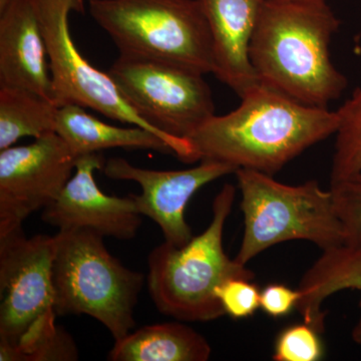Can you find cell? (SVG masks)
<instances>
[{
  "label": "cell",
  "mask_w": 361,
  "mask_h": 361,
  "mask_svg": "<svg viewBox=\"0 0 361 361\" xmlns=\"http://www.w3.org/2000/svg\"><path fill=\"white\" fill-rule=\"evenodd\" d=\"M227 115L187 137L193 161H216L274 176L305 149L336 135L337 111L306 106L259 82Z\"/></svg>",
  "instance_id": "1"
},
{
  "label": "cell",
  "mask_w": 361,
  "mask_h": 361,
  "mask_svg": "<svg viewBox=\"0 0 361 361\" xmlns=\"http://www.w3.org/2000/svg\"><path fill=\"white\" fill-rule=\"evenodd\" d=\"M339 25L327 0H264L249 45L258 82L298 103L329 108L348 84L330 56Z\"/></svg>",
  "instance_id": "2"
},
{
  "label": "cell",
  "mask_w": 361,
  "mask_h": 361,
  "mask_svg": "<svg viewBox=\"0 0 361 361\" xmlns=\"http://www.w3.org/2000/svg\"><path fill=\"white\" fill-rule=\"evenodd\" d=\"M236 189L225 184L213 202V217L205 231L187 245L168 242L148 256L147 286L157 310L179 322H211L226 315L216 290L232 278L253 280L246 265L230 259L223 247L226 221Z\"/></svg>",
  "instance_id": "3"
},
{
  "label": "cell",
  "mask_w": 361,
  "mask_h": 361,
  "mask_svg": "<svg viewBox=\"0 0 361 361\" xmlns=\"http://www.w3.org/2000/svg\"><path fill=\"white\" fill-rule=\"evenodd\" d=\"M52 283L58 316L87 315L110 331L115 341L135 326V308L145 276L114 257L104 237L87 229L54 235Z\"/></svg>",
  "instance_id": "4"
},
{
  "label": "cell",
  "mask_w": 361,
  "mask_h": 361,
  "mask_svg": "<svg viewBox=\"0 0 361 361\" xmlns=\"http://www.w3.org/2000/svg\"><path fill=\"white\" fill-rule=\"evenodd\" d=\"M235 175L244 215L243 239L235 258L241 264L291 240L312 242L322 250L345 243L331 191L317 180L291 186L249 169H238Z\"/></svg>",
  "instance_id": "5"
},
{
  "label": "cell",
  "mask_w": 361,
  "mask_h": 361,
  "mask_svg": "<svg viewBox=\"0 0 361 361\" xmlns=\"http://www.w3.org/2000/svg\"><path fill=\"white\" fill-rule=\"evenodd\" d=\"M89 8L122 56L215 73L212 37L199 0H90Z\"/></svg>",
  "instance_id": "6"
},
{
  "label": "cell",
  "mask_w": 361,
  "mask_h": 361,
  "mask_svg": "<svg viewBox=\"0 0 361 361\" xmlns=\"http://www.w3.org/2000/svg\"><path fill=\"white\" fill-rule=\"evenodd\" d=\"M56 239L26 237L23 228L0 237V361H26L58 334L52 283Z\"/></svg>",
  "instance_id": "7"
},
{
  "label": "cell",
  "mask_w": 361,
  "mask_h": 361,
  "mask_svg": "<svg viewBox=\"0 0 361 361\" xmlns=\"http://www.w3.org/2000/svg\"><path fill=\"white\" fill-rule=\"evenodd\" d=\"M35 2L49 52L52 102L59 108L77 104L92 109L111 120L148 130L167 142L179 160L193 163V151L186 139L161 133L147 122L126 99L111 75L90 65L78 51L68 25V16L75 11L73 0Z\"/></svg>",
  "instance_id": "8"
},
{
  "label": "cell",
  "mask_w": 361,
  "mask_h": 361,
  "mask_svg": "<svg viewBox=\"0 0 361 361\" xmlns=\"http://www.w3.org/2000/svg\"><path fill=\"white\" fill-rule=\"evenodd\" d=\"M108 73L147 122L172 137L187 139L215 115L210 87L191 68L120 54Z\"/></svg>",
  "instance_id": "9"
},
{
  "label": "cell",
  "mask_w": 361,
  "mask_h": 361,
  "mask_svg": "<svg viewBox=\"0 0 361 361\" xmlns=\"http://www.w3.org/2000/svg\"><path fill=\"white\" fill-rule=\"evenodd\" d=\"M78 157L56 133L0 151V237L58 199Z\"/></svg>",
  "instance_id": "10"
},
{
  "label": "cell",
  "mask_w": 361,
  "mask_h": 361,
  "mask_svg": "<svg viewBox=\"0 0 361 361\" xmlns=\"http://www.w3.org/2000/svg\"><path fill=\"white\" fill-rule=\"evenodd\" d=\"M103 171L110 179L139 184L142 193L130 194L137 211L160 227L166 242L183 247L193 238L185 219V209L192 197L209 183L235 174L237 169L220 161H201L187 170H149L135 167L125 159L111 158L104 163Z\"/></svg>",
  "instance_id": "11"
},
{
  "label": "cell",
  "mask_w": 361,
  "mask_h": 361,
  "mask_svg": "<svg viewBox=\"0 0 361 361\" xmlns=\"http://www.w3.org/2000/svg\"><path fill=\"white\" fill-rule=\"evenodd\" d=\"M104 163L99 153L78 157L75 174L58 199L42 210V221L59 231L87 229L104 238L134 239L142 215L130 194L110 196L97 186L94 172L103 170Z\"/></svg>",
  "instance_id": "12"
},
{
  "label": "cell",
  "mask_w": 361,
  "mask_h": 361,
  "mask_svg": "<svg viewBox=\"0 0 361 361\" xmlns=\"http://www.w3.org/2000/svg\"><path fill=\"white\" fill-rule=\"evenodd\" d=\"M0 85L30 90L52 102L49 52L35 0H13L0 11Z\"/></svg>",
  "instance_id": "13"
},
{
  "label": "cell",
  "mask_w": 361,
  "mask_h": 361,
  "mask_svg": "<svg viewBox=\"0 0 361 361\" xmlns=\"http://www.w3.org/2000/svg\"><path fill=\"white\" fill-rule=\"evenodd\" d=\"M212 37L216 75L240 97L259 84L249 45L264 0H199Z\"/></svg>",
  "instance_id": "14"
},
{
  "label": "cell",
  "mask_w": 361,
  "mask_h": 361,
  "mask_svg": "<svg viewBox=\"0 0 361 361\" xmlns=\"http://www.w3.org/2000/svg\"><path fill=\"white\" fill-rule=\"evenodd\" d=\"M322 251L301 279L296 306L304 322L320 334L324 332L326 317L322 305L329 296L346 289L361 294V243H343Z\"/></svg>",
  "instance_id": "15"
},
{
  "label": "cell",
  "mask_w": 361,
  "mask_h": 361,
  "mask_svg": "<svg viewBox=\"0 0 361 361\" xmlns=\"http://www.w3.org/2000/svg\"><path fill=\"white\" fill-rule=\"evenodd\" d=\"M56 132L78 158L116 148L153 149L174 155L168 142L158 135L137 126L121 128L102 122L77 104L59 109Z\"/></svg>",
  "instance_id": "16"
},
{
  "label": "cell",
  "mask_w": 361,
  "mask_h": 361,
  "mask_svg": "<svg viewBox=\"0 0 361 361\" xmlns=\"http://www.w3.org/2000/svg\"><path fill=\"white\" fill-rule=\"evenodd\" d=\"M212 348L205 337L180 322L147 325L115 341L110 361H207Z\"/></svg>",
  "instance_id": "17"
},
{
  "label": "cell",
  "mask_w": 361,
  "mask_h": 361,
  "mask_svg": "<svg viewBox=\"0 0 361 361\" xmlns=\"http://www.w3.org/2000/svg\"><path fill=\"white\" fill-rule=\"evenodd\" d=\"M59 106L32 90L0 85V151L25 137L56 133Z\"/></svg>",
  "instance_id": "18"
},
{
  "label": "cell",
  "mask_w": 361,
  "mask_h": 361,
  "mask_svg": "<svg viewBox=\"0 0 361 361\" xmlns=\"http://www.w3.org/2000/svg\"><path fill=\"white\" fill-rule=\"evenodd\" d=\"M336 135L330 183L338 182L361 171V85L337 110Z\"/></svg>",
  "instance_id": "19"
},
{
  "label": "cell",
  "mask_w": 361,
  "mask_h": 361,
  "mask_svg": "<svg viewBox=\"0 0 361 361\" xmlns=\"http://www.w3.org/2000/svg\"><path fill=\"white\" fill-rule=\"evenodd\" d=\"M319 334L310 325H291L280 332L275 342V361H317L322 357Z\"/></svg>",
  "instance_id": "20"
},
{
  "label": "cell",
  "mask_w": 361,
  "mask_h": 361,
  "mask_svg": "<svg viewBox=\"0 0 361 361\" xmlns=\"http://www.w3.org/2000/svg\"><path fill=\"white\" fill-rule=\"evenodd\" d=\"M330 191L345 231V243H361V171L346 179L330 183Z\"/></svg>",
  "instance_id": "21"
},
{
  "label": "cell",
  "mask_w": 361,
  "mask_h": 361,
  "mask_svg": "<svg viewBox=\"0 0 361 361\" xmlns=\"http://www.w3.org/2000/svg\"><path fill=\"white\" fill-rule=\"evenodd\" d=\"M244 278H232L216 290L221 305L234 319H243L253 315L260 307V294L256 284Z\"/></svg>",
  "instance_id": "22"
},
{
  "label": "cell",
  "mask_w": 361,
  "mask_h": 361,
  "mask_svg": "<svg viewBox=\"0 0 361 361\" xmlns=\"http://www.w3.org/2000/svg\"><path fill=\"white\" fill-rule=\"evenodd\" d=\"M300 291L283 284H269L260 294V307L273 318L286 316L296 308Z\"/></svg>",
  "instance_id": "23"
},
{
  "label": "cell",
  "mask_w": 361,
  "mask_h": 361,
  "mask_svg": "<svg viewBox=\"0 0 361 361\" xmlns=\"http://www.w3.org/2000/svg\"><path fill=\"white\" fill-rule=\"evenodd\" d=\"M351 338L356 344L361 345V316L351 331Z\"/></svg>",
  "instance_id": "24"
},
{
  "label": "cell",
  "mask_w": 361,
  "mask_h": 361,
  "mask_svg": "<svg viewBox=\"0 0 361 361\" xmlns=\"http://www.w3.org/2000/svg\"><path fill=\"white\" fill-rule=\"evenodd\" d=\"M75 4V11L78 13H84L85 9V0H73Z\"/></svg>",
  "instance_id": "25"
},
{
  "label": "cell",
  "mask_w": 361,
  "mask_h": 361,
  "mask_svg": "<svg viewBox=\"0 0 361 361\" xmlns=\"http://www.w3.org/2000/svg\"><path fill=\"white\" fill-rule=\"evenodd\" d=\"M11 1L13 0H0V11H4L8 4H11Z\"/></svg>",
  "instance_id": "26"
}]
</instances>
